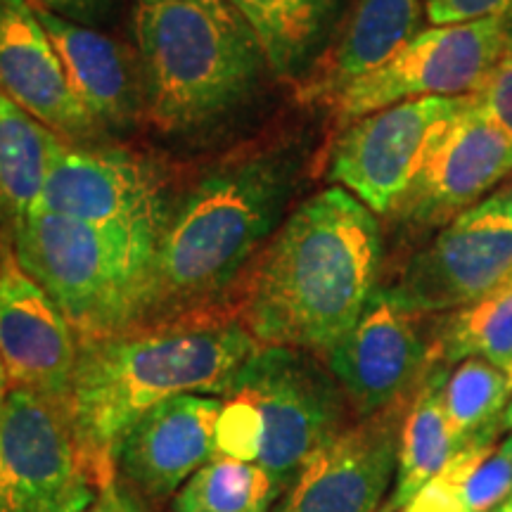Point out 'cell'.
I'll use <instances>...</instances> for the list:
<instances>
[{
  "label": "cell",
  "instance_id": "52a82bcc",
  "mask_svg": "<svg viewBox=\"0 0 512 512\" xmlns=\"http://www.w3.org/2000/svg\"><path fill=\"white\" fill-rule=\"evenodd\" d=\"M98 491L67 406L10 389L0 411V512H83Z\"/></svg>",
  "mask_w": 512,
  "mask_h": 512
},
{
  "label": "cell",
  "instance_id": "cb8c5ba5",
  "mask_svg": "<svg viewBox=\"0 0 512 512\" xmlns=\"http://www.w3.org/2000/svg\"><path fill=\"white\" fill-rule=\"evenodd\" d=\"M278 498L264 467L214 456L171 498L169 512H271Z\"/></svg>",
  "mask_w": 512,
  "mask_h": 512
},
{
  "label": "cell",
  "instance_id": "9c48e42d",
  "mask_svg": "<svg viewBox=\"0 0 512 512\" xmlns=\"http://www.w3.org/2000/svg\"><path fill=\"white\" fill-rule=\"evenodd\" d=\"M503 57V15L425 29L387 64L351 83L330 105L332 117L347 128L399 102L472 95Z\"/></svg>",
  "mask_w": 512,
  "mask_h": 512
},
{
  "label": "cell",
  "instance_id": "f546056e",
  "mask_svg": "<svg viewBox=\"0 0 512 512\" xmlns=\"http://www.w3.org/2000/svg\"><path fill=\"white\" fill-rule=\"evenodd\" d=\"M29 3L34 8H43L57 17H64L69 22L86 27L88 22H98L105 15L110 0H29Z\"/></svg>",
  "mask_w": 512,
  "mask_h": 512
},
{
  "label": "cell",
  "instance_id": "277c9868",
  "mask_svg": "<svg viewBox=\"0 0 512 512\" xmlns=\"http://www.w3.org/2000/svg\"><path fill=\"white\" fill-rule=\"evenodd\" d=\"M145 117L169 136L197 133L252 98L268 72L233 0H136Z\"/></svg>",
  "mask_w": 512,
  "mask_h": 512
},
{
  "label": "cell",
  "instance_id": "7a4b0ae2",
  "mask_svg": "<svg viewBox=\"0 0 512 512\" xmlns=\"http://www.w3.org/2000/svg\"><path fill=\"white\" fill-rule=\"evenodd\" d=\"M377 214L339 185L299 204L247 271L240 323L259 347L325 356L377 292Z\"/></svg>",
  "mask_w": 512,
  "mask_h": 512
},
{
  "label": "cell",
  "instance_id": "d590c367",
  "mask_svg": "<svg viewBox=\"0 0 512 512\" xmlns=\"http://www.w3.org/2000/svg\"><path fill=\"white\" fill-rule=\"evenodd\" d=\"M503 373H505V380H508V394L512 396V361L508 363V368H505Z\"/></svg>",
  "mask_w": 512,
  "mask_h": 512
},
{
  "label": "cell",
  "instance_id": "5b68a950",
  "mask_svg": "<svg viewBox=\"0 0 512 512\" xmlns=\"http://www.w3.org/2000/svg\"><path fill=\"white\" fill-rule=\"evenodd\" d=\"M19 266L72 323L79 339L133 330L155 235L34 211L10 228Z\"/></svg>",
  "mask_w": 512,
  "mask_h": 512
},
{
  "label": "cell",
  "instance_id": "9a60e30c",
  "mask_svg": "<svg viewBox=\"0 0 512 512\" xmlns=\"http://www.w3.org/2000/svg\"><path fill=\"white\" fill-rule=\"evenodd\" d=\"M221 396L183 394L159 403L128 430L114 458V482L145 508L171 501L214 458Z\"/></svg>",
  "mask_w": 512,
  "mask_h": 512
},
{
  "label": "cell",
  "instance_id": "30bf717a",
  "mask_svg": "<svg viewBox=\"0 0 512 512\" xmlns=\"http://www.w3.org/2000/svg\"><path fill=\"white\" fill-rule=\"evenodd\" d=\"M427 318L377 287L354 328L323 356L358 420L413 399L437 366Z\"/></svg>",
  "mask_w": 512,
  "mask_h": 512
},
{
  "label": "cell",
  "instance_id": "8992f818",
  "mask_svg": "<svg viewBox=\"0 0 512 512\" xmlns=\"http://www.w3.org/2000/svg\"><path fill=\"white\" fill-rule=\"evenodd\" d=\"M226 396H242L261 418L259 467L280 496L318 446L351 425L349 401L316 354L259 347L230 380Z\"/></svg>",
  "mask_w": 512,
  "mask_h": 512
},
{
  "label": "cell",
  "instance_id": "8d00e7d4",
  "mask_svg": "<svg viewBox=\"0 0 512 512\" xmlns=\"http://www.w3.org/2000/svg\"><path fill=\"white\" fill-rule=\"evenodd\" d=\"M510 188H512V185H510Z\"/></svg>",
  "mask_w": 512,
  "mask_h": 512
},
{
  "label": "cell",
  "instance_id": "d6986e66",
  "mask_svg": "<svg viewBox=\"0 0 512 512\" xmlns=\"http://www.w3.org/2000/svg\"><path fill=\"white\" fill-rule=\"evenodd\" d=\"M422 8V0H356L335 46L313 62L299 86V98L332 105L351 83L380 69L420 34Z\"/></svg>",
  "mask_w": 512,
  "mask_h": 512
},
{
  "label": "cell",
  "instance_id": "ba28073f",
  "mask_svg": "<svg viewBox=\"0 0 512 512\" xmlns=\"http://www.w3.org/2000/svg\"><path fill=\"white\" fill-rule=\"evenodd\" d=\"M512 278L510 183L467 209L415 252L394 285L384 287L401 306L441 316L479 302Z\"/></svg>",
  "mask_w": 512,
  "mask_h": 512
},
{
  "label": "cell",
  "instance_id": "7c38bea8",
  "mask_svg": "<svg viewBox=\"0 0 512 512\" xmlns=\"http://www.w3.org/2000/svg\"><path fill=\"white\" fill-rule=\"evenodd\" d=\"M164 169L119 147L64 143L36 211L159 235L171 209Z\"/></svg>",
  "mask_w": 512,
  "mask_h": 512
},
{
  "label": "cell",
  "instance_id": "ffe728a7",
  "mask_svg": "<svg viewBox=\"0 0 512 512\" xmlns=\"http://www.w3.org/2000/svg\"><path fill=\"white\" fill-rule=\"evenodd\" d=\"M446 375L448 366H434L408 406L401 425L394 489L382 512H399L403 505L411 503L458 451L444 413L441 392H444Z\"/></svg>",
  "mask_w": 512,
  "mask_h": 512
},
{
  "label": "cell",
  "instance_id": "603a6c76",
  "mask_svg": "<svg viewBox=\"0 0 512 512\" xmlns=\"http://www.w3.org/2000/svg\"><path fill=\"white\" fill-rule=\"evenodd\" d=\"M484 358L501 370L512 361V278L465 309L446 313L434 328V363L456 366Z\"/></svg>",
  "mask_w": 512,
  "mask_h": 512
},
{
  "label": "cell",
  "instance_id": "7402d4cb",
  "mask_svg": "<svg viewBox=\"0 0 512 512\" xmlns=\"http://www.w3.org/2000/svg\"><path fill=\"white\" fill-rule=\"evenodd\" d=\"M259 41L268 72L297 79L328 34L337 0H233Z\"/></svg>",
  "mask_w": 512,
  "mask_h": 512
},
{
  "label": "cell",
  "instance_id": "e575fe53",
  "mask_svg": "<svg viewBox=\"0 0 512 512\" xmlns=\"http://www.w3.org/2000/svg\"><path fill=\"white\" fill-rule=\"evenodd\" d=\"M491 512H512V494H510L508 498H505V501H503L501 505H496V508L491 510Z\"/></svg>",
  "mask_w": 512,
  "mask_h": 512
},
{
  "label": "cell",
  "instance_id": "8fae6325",
  "mask_svg": "<svg viewBox=\"0 0 512 512\" xmlns=\"http://www.w3.org/2000/svg\"><path fill=\"white\" fill-rule=\"evenodd\" d=\"M512 171V140L475 105V95L434 128L418 174L389 216L408 230L444 228Z\"/></svg>",
  "mask_w": 512,
  "mask_h": 512
},
{
  "label": "cell",
  "instance_id": "d6a6232c",
  "mask_svg": "<svg viewBox=\"0 0 512 512\" xmlns=\"http://www.w3.org/2000/svg\"><path fill=\"white\" fill-rule=\"evenodd\" d=\"M8 394H10V380H8V373H5L3 361H0V411H3Z\"/></svg>",
  "mask_w": 512,
  "mask_h": 512
},
{
  "label": "cell",
  "instance_id": "484cf974",
  "mask_svg": "<svg viewBox=\"0 0 512 512\" xmlns=\"http://www.w3.org/2000/svg\"><path fill=\"white\" fill-rule=\"evenodd\" d=\"M214 456L259 463L261 456V418L256 408L242 396H226L216 422Z\"/></svg>",
  "mask_w": 512,
  "mask_h": 512
},
{
  "label": "cell",
  "instance_id": "6da1fadb",
  "mask_svg": "<svg viewBox=\"0 0 512 512\" xmlns=\"http://www.w3.org/2000/svg\"><path fill=\"white\" fill-rule=\"evenodd\" d=\"M302 159L294 145L235 152L185 188L159 230L133 330L200 320L280 228Z\"/></svg>",
  "mask_w": 512,
  "mask_h": 512
},
{
  "label": "cell",
  "instance_id": "3957f363",
  "mask_svg": "<svg viewBox=\"0 0 512 512\" xmlns=\"http://www.w3.org/2000/svg\"><path fill=\"white\" fill-rule=\"evenodd\" d=\"M240 320L200 318L79 339L67 413L100 486L114 479L121 439L159 403L183 394H226L254 351Z\"/></svg>",
  "mask_w": 512,
  "mask_h": 512
},
{
  "label": "cell",
  "instance_id": "83f0119b",
  "mask_svg": "<svg viewBox=\"0 0 512 512\" xmlns=\"http://www.w3.org/2000/svg\"><path fill=\"white\" fill-rule=\"evenodd\" d=\"M510 8L512 0H425V12L432 27L477 22V19L503 15Z\"/></svg>",
  "mask_w": 512,
  "mask_h": 512
},
{
  "label": "cell",
  "instance_id": "2e32d148",
  "mask_svg": "<svg viewBox=\"0 0 512 512\" xmlns=\"http://www.w3.org/2000/svg\"><path fill=\"white\" fill-rule=\"evenodd\" d=\"M79 335L46 290L0 242V361L10 389H29L67 406Z\"/></svg>",
  "mask_w": 512,
  "mask_h": 512
},
{
  "label": "cell",
  "instance_id": "ac0fdd59",
  "mask_svg": "<svg viewBox=\"0 0 512 512\" xmlns=\"http://www.w3.org/2000/svg\"><path fill=\"white\" fill-rule=\"evenodd\" d=\"M34 10L60 55L69 86L100 131H126L145 117L138 53L91 27Z\"/></svg>",
  "mask_w": 512,
  "mask_h": 512
},
{
  "label": "cell",
  "instance_id": "4dcf8cb0",
  "mask_svg": "<svg viewBox=\"0 0 512 512\" xmlns=\"http://www.w3.org/2000/svg\"><path fill=\"white\" fill-rule=\"evenodd\" d=\"M83 512H147V508L140 505L133 496H128L112 479V482L100 486L98 498H95L91 508H86Z\"/></svg>",
  "mask_w": 512,
  "mask_h": 512
},
{
  "label": "cell",
  "instance_id": "1f68e13d",
  "mask_svg": "<svg viewBox=\"0 0 512 512\" xmlns=\"http://www.w3.org/2000/svg\"><path fill=\"white\" fill-rule=\"evenodd\" d=\"M503 46L505 57H512V8L503 12Z\"/></svg>",
  "mask_w": 512,
  "mask_h": 512
},
{
  "label": "cell",
  "instance_id": "5bb4252c",
  "mask_svg": "<svg viewBox=\"0 0 512 512\" xmlns=\"http://www.w3.org/2000/svg\"><path fill=\"white\" fill-rule=\"evenodd\" d=\"M411 401L351 422L318 446L271 512H382L394 489Z\"/></svg>",
  "mask_w": 512,
  "mask_h": 512
},
{
  "label": "cell",
  "instance_id": "e0dca14e",
  "mask_svg": "<svg viewBox=\"0 0 512 512\" xmlns=\"http://www.w3.org/2000/svg\"><path fill=\"white\" fill-rule=\"evenodd\" d=\"M0 93L67 143L83 145L100 133L29 0H0Z\"/></svg>",
  "mask_w": 512,
  "mask_h": 512
},
{
  "label": "cell",
  "instance_id": "836d02e7",
  "mask_svg": "<svg viewBox=\"0 0 512 512\" xmlns=\"http://www.w3.org/2000/svg\"><path fill=\"white\" fill-rule=\"evenodd\" d=\"M501 432H505V434L512 432V396H510L508 406H505V411L501 415Z\"/></svg>",
  "mask_w": 512,
  "mask_h": 512
},
{
  "label": "cell",
  "instance_id": "44dd1931",
  "mask_svg": "<svg viewBox=\"0 0 512 512\" xmlns=\"http://www.w3.org/2000/svg\"><path fill=\"white\" fill-rule=\"evenodd\" d=\"M64 143L0 93V216L10 228L36 211Z\"/></svg>",
  "mask_w": 512,
  "mask_h": 512
},
{
  "label": "cell",
  "instance_id": "f1b7e54d",
  "mask_svg": "<svg viewBox=\"0 0 512 512\" xmlns=\"http://www.w3.org/2000/svg\"><path fill=\"white\" fill-rule=\"evenodd\" d=\"M399 512H467L460 496V479L451 463Z\"/></svg>",
  "mask_w": 512,
  "mask_h": 512
},
{
  "label": "cell",
  "instance_id": "d4e9b609",
  "mask_svg": "<svg viewBox=\"0 0 512 512\" xmlns=\"http://www.w3.org/2000/svg\"><path fill=\"white\" fill-rule=\"evenodd\" d=\"M441 394L448 430L458 451L482 432L501 425V415L510 401L505 373L484 358L456 363L448 370Z\"/></svg>",
  "mask_w": 512,
  "mask_h": 512
},
{
  "label": "cell",
  "instance_id": "4fadbf2b",
  "mask_svg": "<svg viewBox=\"0 0 512 512\" xmlns=\"http://www.w3.org/2000/svg\"><path fill=\"white\" fill-rule=\"evenodd\" d=\"M467 100L470 95L399 102L342 128L330 155V181L373 214L389 216L418 174L434 128Z\"/></svg>",
  "mask_w": 512,
  "mask_h": 512
},
{
  "label": "cell",
  "instance_id": "4316f807",
  "mask_svg": "<svg viewBox=\"0 0 512 512\" xmlns=\"http://www.w3.org/2000/svg\"><path fill=\"white\" fill-rule=\"evenodd\" d=\"M472 95L479 110L512 140V57H503Z\"/></svg>",
  "mask_w": 512,
  "mask_h": 512
}]
</instances>
